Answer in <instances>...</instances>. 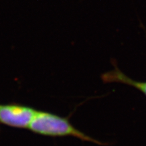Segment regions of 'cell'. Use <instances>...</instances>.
<instances>
[{"mask_svg":"<svg viewBox=\"0 0 146 146\" xmlns=\"http://www.w3.org/2000/svg\"><path fill=\"white\" fill-rule=\"evenodd\" d=\"M29 129L36 134L49 137L72 136L83 141L103 145L101 142L81 132L67 118L45 111H37Z\"/></svg>","mask_w":146,"mask_h":146,"instance_id":"6da1fadb","label":"cell"},{"mask_svg":"<svg viewBox=\"0 0 146 146\" xmlns=\"http://www.w3.org/2000/svg\"><path fill=\"white\" fill-rule=\"evenodd\" d=\"M37 111L18 104L0 105V123L14 128L29 129Z\"/></svg>","mask_w":146,"mask_h":146,"instance_id":"7a4b0ae2","label":"cell"},{"mask_svg":"<svg viewBox=\"0 0 146 146\" xmlns=\"http://www.w3.org/2000/svg\"><path fill=\"white\" fill-rule=\"evenodd\" d=\"M102 79L106 83H120L135 87L146 96V82L135 81L128 77L123 72L115 68L114 70L104 73L102 75Z\"/></svg>","mask_w":146,"mask_h":146,"instance_id":"3957f363","label":"cell"}]
</instances>
